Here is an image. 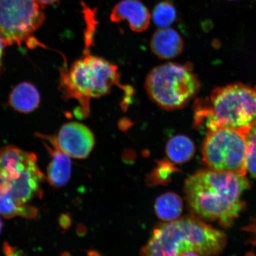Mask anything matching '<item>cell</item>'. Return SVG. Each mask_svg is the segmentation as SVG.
Here are the masks:
<instances>
[{
    "mask_svg": "<svg viewBox=\"0 0 256 256\" xmlns=\"http://www.w3.org/2000/svg\"><path fill=\"white\" fill-rule=\"evenodd\" d=\"M176 171V168L170 162L163 161L160 163L154 170L152 178L155 184L166 183L171 178V176Z\"/></svg>",
    "mask_w": 256,
    "mask_h": 256,
    "instance_id": "19",
    "label": "cell"
},
{
    "mask_svg": "<svg viewBox=\"0 0 256 256\" xmlns=\"http://www.w3.org/2000/svg\"><path fill=\"white\" fill-rule=\"evenodd\" d=\"M152 52L161 60H171L180 56L184 49L181 35L174 28H160L150 41Z\"/></svg>",
    "mask_w": 256,
    "mask_h": 256,
    "instance_id": "12",
    "label": "cell"
},
{
    "mask_svg": "<svg viewBox=\"0 0 256 256\" xmlns=\"http://www.w3.org/2000/svg\"><path fill=\"white\" fill-rule=\"evenodd\" d=\"M56 139L64 152L70 158L78 159L88 158L95 144L92 131L84 124L76 122L64 124Z\"/></svg>",
    "mask_w": 256,
    "mask_h": 256,
    "instance_id": "9",
    "label": "cell"
},
{
    "mask_svg": "<svg viewBox=\"0 0 256 256\" xmlns=\"http://www.w3.org/2000/svg\"><path fill=\"white\" fill-rule=\"evenodd\" d=\"M42 8L36 0H0V34L6 46L35 40L32 36L46 18Z\"/></svg>",
    "mask_w": 256,
    "mask_h": 256,
    "instance_id": "8",
    "label": "cell"
},
{
    "mask_svg": "<svg viewBox=\"0 0 256 256\" xmlns=\"http://www.w3.org/2000/svg\"><path fill=\"white\" fill-rule=\"evenodd\" d=\"M40 97L39 91L30 82L20 83L9 96L8 104L16 111L30 114L39 107Z\"/></svg>",
    "mask_w": 256,
    "mask_h": 256,
    "instance_id": "13",
    "label": "cell"
},
{
    "mask_svg": "<svg viewBox=\"0 0 256 256\" xmlns=\"http://www.w3.org/2000/svg\"><path fill=\"white\" fill-rule=\"evenodd\" d=\"M44 179L34 153L12 146L0 149V194H8L26 204L42 196Z\"/></svg>",
    "mask_w": 256,
    "mask_h": 256,
    "instance_id": "6",
    "label": "cell"
},
{
    "mask_svg": "<svg viewBox=\"0 0 256 256\" xmlns=\"http://www.w3.org/2000/svg\"><path fill=\"white\" fill-rule=\"evenodd\" d=\"M110 18L114 23L127 21L131 30L140 33L148 28L152 17L148 9L139 0H121L112 9Z\"/></svg>",
    "mask_w": 256,
    "mask_h": 256,
    "instance_id": "11",
    "label": "cell"
},
{
    "mask_svg": "<svg viewBox=\"0 0 256 256\" xmlns=\"http://www.w3.org/2000/svg\"><path fill=\"white\" fill-rule=\"evenodd\" d=\"M6 46V44H4V40H3L0 34V66H1V62L3 52V49Z\"/></svg>",
    "mask_w": 256,
    "mask_h": 256,
    "instance_id": "21",
    "label": "cell"
},
{
    "mask_svg": "<svg viewBox=\"0 0 256 256\" xmlns=\"http://www.w3.org/2000/svg\"><path fill=\"white\" fill-rule=\"evenodd\" d=\"M256 122V88L235 83L214 90L209 102L198 105L194 124L206 130L218 128L248 132Z\"/></svg>",
    "mask_w": 256,
    "mask_h": 256,
    "instance_id": "3",
    "label": "cell"
},
{
    "mask_svg": "<svg viewBox=\"0 0 256 256\" xmlns=\"http://www.w3.org/2000/svg\"><path fill=\"white\" fill-rule=\"evenodd\" d=\"M226 244L224 232L194 216L160 224L140 250L147 256H215Z\"/></svg>",
    "mask_w": 256,
    "mask_h": 256,
    "instance_id": "2",
    "label": "cell"
},
{
    "mask_svg": "<svg viewBox=\"0 0 256 256\" xmlns=\"http://www.w3.org/2000/svg\"><path fill=\"white\" fill-rule=\"evenodd\" d=\"M41 7H44L47 5H52L56 4L59 0H36Z\"/></svg>",
    "mask_w": 256,
    "mask_h": 256,
    "instance_id": "20",
    "label": "cell"
},
{
    "mask_svg": "<svg viewBox=\"0 0 256 256\" xmlns=\"http://www.w3.org/2000/svg\"><path fill=\"white\" fill-rule=\"evenodd\" d=\"M2 229V222L1 219H0V234H1Z\"/></svg>",
    "mask_w": 256,
    "mask_h": 256,
    "instance_id": "23",
    "label": "cell"
},
{
    "mask_svg": "<svg viewBox=\"0 0 256 256\" xmlns=\"http://www.w3.org/2000/svg\"><path fill=\"white\" fill-rule=\"evenodd\" d=\"M38 214L36 208L26 204H19L8 194H0V215L6 218L21 216L34 220L37 218Z\"/></svg>",
    "mask_w": 256,
    "mask_h": 256,
    "instance_id": "16",
    "label": "cell"
},
{
    "mask_svg": "<svg viewBox=\"0 0 256 256\" xmlns=\"http://www.w3.org/2000/svg\"><path fill=\"white\" fill-rule=\"evenodd\" d=\"M195 146L190 138L178 135L172 138L166 146V154L170 162L183 164L193 158Z\"/></svg>",
    "mask_w": 256,
    "mask_h": 256,
    "instance_id": "14",
    "label": "cell"
},
{
    "mask_svg": "<svg viewBox=\"0 0 256 256\" xmlns=\"http://www.w3.org/2000/svg\"><path fill=\"white\" fill-rule=\"evenodd\" d=\"M230 1H232V0H230Z\"/></svg>",
    "mask_w": 256,
    "mask_h": 256,
    "instance_id": "24",
    "label": "cell"
},
{
    "mask_svg": "<svg viewBox=\"0 0 256 256\" xmlns=\"http://www.w3.org/2000/svg\"><path fill=\"white\" fill-rule=\"evenodd\" d=\"M177 12L170 1L166 0L158 3L152 12V19L156 25L162 28H168L176 20Z\"/></svg>",
    "mask_w": 256,
    "mask_h": 256,
    "instance_id": "17",
    "label": "cell"
},
{
    "mask_svg": "<svg viewBox=\"0 0 256 256\" xmlns=\"http://www.w3.org/2000/svg\"><path fill=\"white\" fill-rule=\"evenodd\" d=\"M49 152L51 160L47 168V179L50 184L56 188L65 186L70 180L72 174V161L70 156L60 149L56 136L38 134Z\"/></svg>",
    "mask_w": 256,
    "mask_h": 256,
    "instance_id": "10",
    "label": "cell"
},
{
    "mask_svg": "<svg viewBox=\"0 0 256 256\" xmlns=\"http://www.w3.org/2000/svg\"><path fill=\"white\" fill-rule=\"evenodd\" d=\"M183 208L181 198L172 192L162 194L156 200L154 204L156 216L166 222L178 219Z\"/></svg>",
    "mask_w": 256,
    "mask_h": 256,
    "instance_id": "15",
    "label": "cell"
},
{
    "mask_svg": "<svg viewBox=\"0 0 256 256\" xmlns=\"http://www.w3.org/2000/svg\"><path fill=\"white\" fill-rule=\"evenodd\" d=\"M248 188L246 176L210 168L198 171L186 180L184 194L195 216L229 227L244 208L242 196Z\"/></svg>",
    "mask_w": 256,
    "mask_h": 256,
    "instance_id": "1",
    "label": "cell"
},
{
    "mask_svg": "<svg viewBox=\"0 0 256 256\" xmlns=\"http://www.w3.org/2000/svg\"><path fill=\"white\" fill-rule=\"evenodd\" d=\"M248 172L256 178V122L246 134Z\"/></svg>",
    "mask_w": 256,
    "mask_h": 256,
    "instance_id": "18",
    "label": "cell"
},
{
    "mask_svg": "<svg viewBox=\"0 0 256 256\" xmlns=\"http://www.w3.org/2000/svg\"><path fill=\"white\" fill-rule=\"evenodd\" d=\"M118 67L102 58L86 53L70 68L60 70V86L66 99L74 98L81 106V117L90 114L92 98L108 94L120 82Z\"/></svg>",
    "mask_w": 256,
    "mask_h": 256,
    "instance_id": "4",
    "label": "cell"
},
{
    "mask_svg": "<svg viewBox=\"0 0 256 256\" xmlns=\"http://www.w3.org/2000/svg\"><path fill=\"white\" fill-rule=\"evenodd\" d=\"M246 134L226 128L208 130L202 146L204 162L214 170L246 176Z\"/></svg>",
    "mask_w": 256,
    "mask_h": 256,
    "instance_id": "7",
    "label": "cell"
},
{
    "mask_svg": "<svg viewBox=\"0 0 256 256\" xmlns=\"http://www.w3.org/2000/svg\"><path fill=\"white\" fill-rule=\"evenodd\" d=\"M64 216H62V220L60 222V225L62 226L68 227V224H70V222H68V220H70V218H67L66 216H65V217Z\"/></svg>",
    "mask_w": 256,
    "mask_h": 256,
    "instance_id": "22",
    "label": "cell"
},
{
    "mask_svg": "<svg viewBox=\"0 0 256 256\" xmlns=\"http://www.w3.org/2000/svg\"><path fill=\"white\" fill-rule=\"evenodd\" d=\"M145 87L150 98L167 110H181L199 92L198 76L190 65L168 62L148 73Z\"/></svg>",
    "mask_w": 256,
    "mask_h": 256,
    "instance_id": "5",
    "label": "cell"
}]
</instances>
